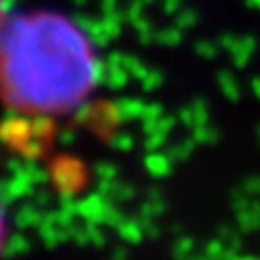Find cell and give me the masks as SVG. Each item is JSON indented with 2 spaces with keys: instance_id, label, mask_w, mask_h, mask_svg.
I'll use <instances>...</instances> for the list:
<instances>
[{
  "instance_id": "1",
  "label": "cell",
  "mask_w": 260,
  "mask_h": 260,
  "mask_svg": "<svg viewBox=\"0 0 260 260\" xmlns=\"http://www.w3.org/2000/svg\"><path fill=\"white\" fill-rule=\"evenodd\" d=\"M95 78L87 39L54 15H26L0 26V95L22 113L74 109Z\"/></svg>"
},
{
  "instance_id": "2",
  "label": "cell",
  "mask_w": 260,
  "mask_h": 260,
  "mask_svg": "<svg viewBox=\"0 0 260 260\" xmlns=\"http://www.w3.org/2000/svg\"><path fill=\"white\" fill-rule=\"evenodd\" d=\"M3 18H5V0H0V24H3Z\"/></svg>"
},
{
  "instance_id": "3",
  "label": "cell",
  "mask_w": 260,
  "mask_h": 260,
  "mask_svg": "<svg viewBox=\"0 0 260 260\" xmlns=\"http://www.w3.org/2000/svg\"><path fill=\"white\" fill-rule=\"evenodd\" d=\"M0 247H3V215H0Z\"/></svg>"
}]
</instances>
